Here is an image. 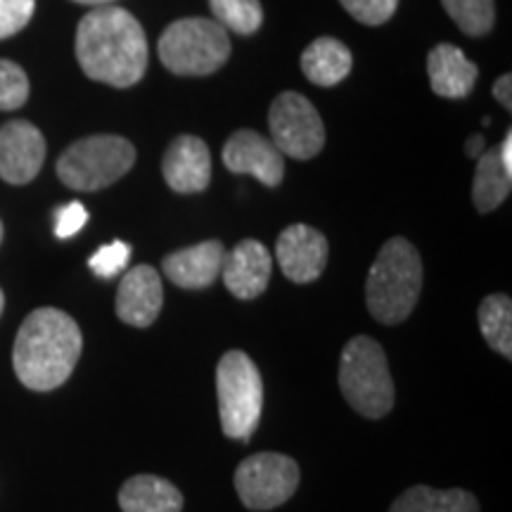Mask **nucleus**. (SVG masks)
I'll use <instances>...</instances> for the list:
<instances>
[{"label": "nucleus", "mask_w": 512, "mask_h": 512, "mask_svg": "<svg viewBox=\"0 0 512 512\" xmlns=\"http://www.w3.org/2000/svg\"><path fill=\"white\" fill-rule=\"evenodd\" d=\"M76 60L88 79L131 88L147 69V38L140 22L124 8H95L76 29Z\"/></svg>", "instance_id": "obj_1"}, {"label": "nucleus", "mask_w": 512, "mask_h": 512, "mask_svg": "<svg viewBox=\"0 0 512 512\" xmlns=\"http://www.w3.org/2000/svg\"><path fill=\"white\" fill-rule=\"evenodd\" d=\"M83 349L81 328L60 309H36L17 332L12 363L24 387L50 392L69 380Z\"/></svg>", "instance_id": "obj_2"}, {"label": "nucleus", "mask_w": 512, "mask_h": 512, "mask_svg": "<svg viewBox=\"0 0 512 512\" xmlns=\"http://www.w3.org/2000/svg\"><path fill=\"white\" fill-rule=\"evenodd\" d=\"M422 290V259L411 242L387 240L370 266L366 302L370 316L384 325H399L411 316Z\"/></svg>", "instance_id": "obj_3"}, {"label": "nucleus", "mask_w": 512, "mask_h": 512, "mask_svg": "<svg viewBox=\"0 0 512 512\" xmlns=\"http://www.w3.org/2000/svg\"><path fill=\"white\" fill-rule=\"evenodd\" d=\"M339 389L363 418L380 420L394 408V382L387 356L373 337L349 339L339 358Z\"/></svg>", "instance_id": "obj_4"}, {"label": "nucleus", "mask_w": 512, "mask_h": 512, "mask_svg": "<svg viewBox=\"0 0 512 512\" xmlns=\"http://www.w3.org/2000/svg\"><path fill=\"white\" fill-rule=\"evenodd\" d=\"M159 57L171 74L209 76L228 62V31L214 19H178L159 38Z\"/></svg>", "instance_id": "obj_5"}, {"label": "nucleus", "mask_w": 512, "mask_h": 512, "mask_svg": "<svg viewBox=\"0 0 512 512\" xmlns=\"http://www.w3.org/2000/svg\"><path fill=\"white\" fill-rule=\"evenodd\" d=\"M221 427L230 439L249 441L261 420L264 384L259 368L245 351H228L216 368Z\"/></svg>", "instance_id": "obj_6"}, {"label": "nucleus", "mask_w": 512, "mask_h": 512, "mask_svg": "<svg viewBox=\"0 0 512 512\" xmlns=\"http://www.w3.org/2000/svg\"><path fill=\"white\" fill-rule=\"evenodd\" d=\"M136 164V147L121 136L76 140L57 159V176L72 190L95 192L117 183Z\"/></svg>", "instance_id": "obj_7"}, {"label": "nucleus", "mask_w": 512, "mask_h": 512, "mask_svg": "<svg viewBox=\"0 0 512 512\" xmlns=\"http://www.w3.org/2000/svg\"><path fill=\"white\" fill-rule=\"evenodd\" d=\"M268 126H271V143L278 147L280 155L311 159L320 155L325 145L323 119L302 93H280L268 112Z\"/></svg>", "instance_id": "obj_8"}, {"label": "nucleus", "mask_w": 512, "mask_h": 512, "mask_svg": "<svg viewBox=\"0 0 512 512\" xmlns=\"http://www.w3.org/2000/svg\"><path fill=\"white\" fill-rule=\"evenodd\" d=\"M299 486V465L283 453H256L235 470V489L249 510H273Z\"/></svg>", "instance_id": "obj_9"}, {"label": "nucleus", "mask_w": 512, "mask_h": 512, "mask_svg": "<svg viewBox=\"0 0 512 512\" xmlns=\"http://www.w3.org/2000/svg\"><path fill=\"white\" fill-rule=\"evenodd\" d=\"M275 256H278L285 278L297 285H306L320 278V273L325 271L330 247L320 230L306 226V223H294L280 233Z\"/></svg>", "instance_id": "obj_10"}, {"label": "nucleus", "mask_w": 512, "mask_h": 512, "mask_svg": "<svg viewBox=\"0 0 512 512\" xmlns=\"http://www.w3.org/2000/svg\"><path fill=\"white\" fill-rule=\"evenodd\" d=\"M46 162V138L29 121H10L0 128V178L24 185L34 181Z\"/></svg>", "instance_id": "obj_11"}, {"label": "nucleus", "mask_w": 512, "mask_h": 512, "mask_svg": "<svg viewBox=\"0 0 512 512\" xmlns=\"http://www.w3.org/2000/svg\"><path fill=\"white\" fill-rule=\"evenodd\" d=\"M223 164L233 174L254 176L266 188H278L285 176V159L278 147L249 128H242L228 138L223 147Z\"/></svg>", "instance_id": "obj_12"}, {"label": "nucleus", "mask_w": 512, "mask_h": 512, "mask_svg": "<svg viewBox=\"0 0 512 512\" xmlns=\"http://www.w3.org/2000/svg\"><path fill=\"white\" fill-rule=\"evenodd\" d=\"M164 304V287L157 268L140 264L124 273L117 290V316L133 328H150Z\"/></svg>", "instance_id": "obj_13"}, {"label": "nucleus", "mask_w": 512, "mask_h": 512, "mask_svg": "<svg viewBox=\"0 0 512 512\" xmlns=\"http://www.w3.org/2000/svg\"><path fill=\"white\" fill-rule=\"evenodd\" d=\"M164 181L181 195L207 190L211 181V152L197 136H178L166 150L162 162Z\"/></svg>", "instance_id": "obj_14"}, {"label": "nucleus", "mask_w": 512, "mask_h": 512, "mask_svg": "<svg viewBox=\"0 0 512 512\" xmlns=\"http://www.w3.org/2000/svg\"><path fill=\"white\" fill-rule=\"evenodd\" d=\"M271 271V252L259 240H242L233 252L226 254L221 266L223 283H226L228 292L233 297L245 299V302L266 292Z\"/></svg>", "instance_id": "obj_15"}, {"label": "nucleus", "mask_w": 512, "mask_h": 512, "mask_svg": "<svg viewBox=\"0 0 512 512\" xmlns=\"http://www.w3.org/2000/svg\"><path fill=\"white\" fill-rule=\"evenodd\" d=\"M223 259H226V249L221 242L207 240L166 256L162 271L171 283L183 290H204L221 275Z\"/></svg>", "instance_id": "obj_16"}, {"label": "nucleus", "mask_w": 512, "mask_h": 512, "mask_svg": "<svg viewBox=\"0 0 512 512\" xmlns=\"http://www.w3.org/2000/svg\"><path fill=\"white\" fill-rule=\"evenodd\" d=\"M427 74H430L432 91L439 98L460 100L467 98L475 88L479 69L463 55V50L451 43H439L427 57Z\"/></svg>", "instance_id": "obj_17"}, {"label": "nucleus", "mask_w": 512, "mask_h": 512, "mask_svg": "<svg viewBox=\"0 0 512 512\" xmlns=\"http://www.w3.org/2000/svg\"><path fill=\"white\" fill-rule=\"evenodd\" d=\"M119 508L124 512H181L183 496L169 479L136 475L119 489Z\"/></svg>", "instance_id": "obj_18"}, {"label": "nucleus", "mask_w": 512, "mask_h": 512, "mask_svg": "<svg viewBox=\"0 0 512 512\" xmlns=\"http://www.w3.org/2000/svg\"><path fill=\"white\" fill-rule=\"evenodd\" d=\"M351 67H354L351 50L332 36L316 38L302 55V69L306 79L323 88H330L347 79Z\"/></svg>", "instance_id": "obj_19"}, {"label": "nucleus", "mask_w": 512, "mask_h": 512, "mask_svg": "<svg viewBox=\"0 0 512 512\" xmlns=\"http://www.w3.org/2000/svg\"><path fill=\"white\" fill-rule=\"evenodd\" d=\"M512 174L505 169L501 157L496 150H484L477 157V171H475V183H472V200L479 214H489L501 207L510 195V183Z\"/></svg>", "instance_id": "obj_20"}, {"label": "nucleus", "mask_w": 512, "mask_h": 512, "mask_svg": "<svg viewBox=\"0 0 512 512\" xmlns=\"http://www.w3.org/2000/svg\"><path fill=\"white\" fill-rule=\"evenodd\" d=\"M389 512H479V501L465 489L413 486L396 498Z\"/></svg>", "instance_id": "obj_21"}, {"label": "nucleus", "mask_w": 512, "mask_h": 512, "mask_svg": "<svg viewBox=\"0 0 512 512\" xmlns=\"http://www.w3.org/2000/svg\"><path fill=\"white\" fill-rule=\"evenodd\" d=\"M479 330L491 349L505 358L512 356V302L508 294H491L479 304Z\"/></svg>", "instance_id": "obj_22"}, {"label": "nucleus", "mask_w": 512, "mask_h": 512, "mask_svg": "<svg viewBox=\"0 0 512 512\" xmlns=\"http://www.w3.org/2000/svg\"><path fill=\"white\" fill-rule=\"evenodd\" d=\"M209 8L214 12L216 24L240 36L256 34L264 22L259 0H209Z\"/></svg>", "instance_id": "obj_23"}, {"label": "nucleus", "mask_w": 512, "mask_h": 512, "mask_svg": "<svg viewBox=\"0 0 512 512\" xmlns=\"http://www.w3.org/2000/svg\"><path fill=\"white\" fill-rule=\"evenodd\" d=\"M441 5L467 36H484L494 27V0H441Z\"/></svg>", "instance_id": "obj_24"}, {"label": "nucleus", "mask_w": 512, "mask_h": 512, "mask_svg": "<svg viewBox=\"0 0 512 512\" xmlns=\"http://www.w3.org/2000/svg\"><path fill=\"white\" fill-rule=\"evenodd\" d=\"M29 98V76L19 64L0 60V112L22 107Z\"/></svg>", "instance_id": "obj_25"}, {"label": "nucleus", "mask_w": 512, "mask_h": 512, "mask_svg": "<svg viewBox=\"0 0 512 512\" xmlns=\"http://www.w3.org/2000/svg\"><path fill=\"white\" fill-rule=\"evenodd\" d=\"M128 259H131V245L126 242H110V245L100 247L91 259H88V266L91 271L98 275V278H114L128 266Z\"/></svg>", "instance_id": "obj_26"}, {"label": "nucleus", "mask_w": 512, "mask_h": 512, "mask_svg": "<svg viewBox=\"0 0 512 512\" xmlns=\"http://www.w3.org/2000/svg\"><path fill=\"white\" fill-rule=\"evenodd\" d=\"M339 3L356 22L368 24V27H380V24L394 17L399 0H339Z\"/></svg>", "instance_id": "obj_27"}, {"label": "nucleus", "mask_w": 512, "mask_h": 512, "mask_svg": "<svg viewBox=\"0 0 512 512\" xmlns=\"http://www.w3.org/2000/svg\"><path fill=\"white\" fill-rule=\"evenodd\" d=\"M34 10L36 0H0V41L27 27Z\"/></svg>", "instance_id": "obj_28"}, {"label": "nucleus", "mask_w": 512, "mask_h": 512, "mask_svg": "<svg viewBox=\"0 0 512 512\" xmlns=\"http://www.w3.org/2000/svg\"><path fill=\"white\" fill-rule=\"evenodd\" d=\"M88 223V211L81 202H69L57 209L55 214V235L60 240L74 238L79 230Z\"/></svg>", "instance_id": "obj_29"}, {"label": "nucleus", "mask_w": 512, "mask_h": 512, "mask_svg": "<svg viewBox=\"0 0 512 512\" xmlns=\"http://www.w3.org/2000/svg\"><path fill=\"white\" fill-rule=\"evenodd\" d=\"M510 91H512V76L510 74H503L501 79L494 83V98L501 102L505 110H510V107H512Z\"/></svg>", "instance_id": "obj_30"}, {"label": "nucleus", "mask_w": 512, "mask_h": 512, "mask_svg": "<svg viewBox=\"0 0 512 512\" xmlns=\"http://www.w3.org/2000/svg\"><path fill=\"white\" fill-rule=\"evenodd\" d=\"M498 157H501L503 166L512 174V133H508L503 143L498 145Z\"/></svg>", "instance_id": "obj_31"}, {"label": "nucleus", "mask_w": 512, "mask_h": 512, "mask_svg": "<svg viewBox=\"0 0 512 512\" xmlns=\"http://www.w3.org/2000/svg\"><path fill=\"white\" fill-rule=\"evenodd\" d=\"M465 150H467V155L477 159L484 152V136H472L470 140H467Z\"/></svg>", "instance_id": "obj_32"}, {"label": "nucleus", "mask_w": 512, "mask_h": 512, "mask_svg": "<svg viewBox=\"0 0 512 512\" xmlns=\"http://www.w3.org/2000/svg\"><path fill=\"white\" fill-rule=\"evenodd\" d=\"M72 3H79V5H91V8H105V5H112L114 0H72Z\"/></svg>", "instance_id": "obj_33"}, {"label": "nucleus", "mask_w": 512, "mask_h": 512, "mask_svg": "<svg viewBox=\"0 0 512 512\" xmlns=\"http://www.w3.org/2000/svg\"><path fill=\"white\" fill-rule=\"evenodd\" d=\"M3 306H5V297H3V292H0V313H3Z\"/></svg>", "instance_id": "obj_34"}, {"label": "nucleus", "mask_w": 512, "mask_h": 512, "mask_svg": "<svg viewBox=\"0 0 512 512\" xmlns=\"http://www.w3.org/2000/svg\"><path fill=\"white\" fill-rule=\"evenodd\" d=\"M0 240H3V223H0Z\"/></svg>", "instance_id": "obj_35"}]
</instances>
